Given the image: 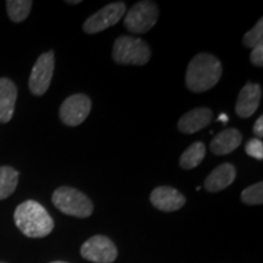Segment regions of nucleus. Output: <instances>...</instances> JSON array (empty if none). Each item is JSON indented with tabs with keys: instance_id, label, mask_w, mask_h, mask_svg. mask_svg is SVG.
<instances>
[{
	"instance_id": "f257e3e1",
	"label": "nucleus",
	"mask_w": 263,
	"mask_h": 263,
	"mask_svg": "<svg viewBox=\"0 0 263 263\" xmlns=\"http://www.w3.org/2000/svg\"><path fill=\"white\" fill-rule=\"evenodd\" d=\"M222 77V64L209 52L197 54L189 62L185 73V85L193 93H205L212 89Z\"/></svg>"
},
{
	"instance_id": "f03ea898",
	"label": "nucleus",
	"mask_w": 263,
	"mask_h": 263,
	"mask_svg": "<svg viewBox=\"0 0 263 263\" xmlns=\"http://www.w3.org/2000/svg\"><path fill=\"white\" fill-rule=\"evenodd\" d=\"M14 219L20 232L28 238H44L54 229V219L45 207L34 200L20 203L15 210Z\"/></svg>"
},
{
	"instance_id": "7ed1b4c3",
	"label": "nucleus",
	"mask_w": 263,
	"mask_h": 263,
	"mask_svg": "<svg viewBox=\"0 0 263 263\" xmlns=\"http://www.w3.org/2000/svg\"><path fill=\"white\" fill-rule=\"evenodd\" d=\"M52 203L59 211L77 218H87L93 213L91 200L80 190L71 186H60L52 194Z\"/></svg>"
},
{
	"instance_id": "20e7f679",
	"label": "nucleus",
	"mask_w": 263,
	"mask_h": 263,
	"mask_svg": "<svg viewBox=\"0 0 263 263\" xmlns=\"http://www.w3.org/2000/svg\"><path fill=\"white\" fill-rule=\"evenodd\" d=\"M112 58L120 65L143 66L149 62L151 50L147 43L141 38L122 35L115 41Z\"/></svg>"
},
{
	"instance_id": "39448f33",
	"label": "nucleus",
	"mask_w": 263,
	"mask_h": 263,
	"mask_svg": "<svg viewBox=\"0 0 263 263\" xmlns=\"http://www.w3.org/2000/svg\"><path fill=\"white\" fill-rule=\"evenodd\" d=\"M159 18V9L153 2H139L132 8L124 17V26L128 31L141 34L150 31Z\"/></svg>"
},
{
	"instance_id": "423d86ee",
	"label": "nucleus",
	"mask_w": 263,
	"mask_h": 263,
	"mask_svg": "<svg viewBox=\"0 0 263 263\" xmlns=\"http://www.w3.org/2000/svg\"><path fill=\"white\" fill-rule=\"evenodd\" d=\"M55 68V54L50 50L44 52L33 66L31 76H29L28 87L29 90L35 97H42L47 93L51 83L52 73Z\"/></svg>"
},
{
	"instance_id": "0eeeda50",
	"label": "nucleus",
	"mask_w": 263,
	"mask_h": 263,
	"mask_svg": "<svg viewBox=\"0 0 263 263\" xmlns=\"http://www.w3.org/2000/svg\"><path fill=\"white\" fill-rule=\"evenodd\" d=\"M124 12H126V4L122 2L107 4L85 20L83 31L87 34H97L99 32H103L116 25L122 18Z\"/></svg>"
},
{
	"instance_id": "6e6552de",
	"label": "nucleus",
	"mask_w": 263,
	"mask_h": 263,
	"mask_svg": "<svg viewBox=\"0 0 263 263\" xmlns=\"http://www.w3.org/2000/svg\"><path fill=\"white\" fill-rule=\"evenodd\" d=\"M91 101L85 94H73L68 97L60 106V120L66 126L76 127L83 123L89 116Z\"/></svg>"
},
{
	"instance_id": "1a4fd4ad",
	"label": "nucleus",
	"mask_w": 263,
	"mask_h": 263,
	"mask_svg": "<svg viewBox=\"0 0 263 263\" xmlns=\"http://www.w3.org/2000/svg\"><path fill=\"white\" fill-rule=\"evenodd\" d=\"M82 257L94 263H112L118 251L112 240L104 235H95L88 239L81 248Z\"/></svg>"
},
{
	"instance_id": "9d476101",
	"label": "nucleus",
	"mask_w": 263,
	"mask_h": 263,
	"mask_svg": "<svg viewBox=\"0 0 263 263\" xmlns=\"http://www.w3.org/2000/svg\"><path fill=\"white\" fill-rule=\"evenodd\" d=\"M150 201L157 210L163 212L178 211L185 205V196L171 186H157L150 194Z\"/></svg>"
},
{
	"instance_id": "9b49d317",
	"label": "nucleus",
	"mask_w": 263,
	"mask_h": 263,
	"mask_svg": "<svg viewBox=\"0 0 263 263\" xmlns=\"http://www.w3.org/2000/svg\"><path fill=\"white\" fill-rule=\"evenodd\" d=\"M262 97L261 85L256 83H246L239 93L235 105V112L239 117L249 118L254 115L259 106Z\"/></svg>"
},
{
	"instance_id": "f8f14e48",
	"label": "nucleus",
	"mask_w": 263,
	"mask_h": 263,
	"mask_svg": "<svg viewBox=\"0 0 263 263\" xmlns=\"http://www.w3.org/2000/svg\"><path fill=\"white\" fill-rule=\"evenodd\" d=\"M212 120V111L207 107L193 108L183 115L178 121V129L182 133L194 134L207 127Z\"/></svg>"
},
{
	"instance_id": "ddd939ff",
	"label": "nucleus",
	"mask_w": 263,
	"mask_h": 263,
	"mask_svg": "<svg viewBox=\"0 0 263 263\" xmlns=\"http://www.w3.org/2000/svg\"><path fill=\"white\" fill-rule=\"evenodd\" d=\"M17 87L9 78H0V122L8 123L15 112Z\"/></svg>"
},
{
	"instance_id": "4468645a",
	"label": "nucleus",
	"mask_w": 263,
	"mask_h": 263,
	"mask_svg": "<svg viewBox=\"0 0 263 263\" xmlns=\"http://www.w3.org/2000/svg\"><path fill=\"white\" fill-rule=\"evenodd\" d=\"M236 170L232 163H222L209 174L205 180V188L210 193H218L224 190L235 180Z\"/></svg>"
},
{
	"instance_id": "2eb2a0df",
	"label": "nucleus",
	"mask_w": 263,
	"mask_h": 263,
	"mask_svg": "<svg viewBox=\"0 0 263 263\" xmlns=\"http://www.w3.org/2000/svg\"><path fill=\"white\" fill-rule=\"evenodd\" d=\"M242 136L235 128H229L218 133L211 141V151L215 155H228L238 149L241 144Z\"/></svg>"
},
{
	"instance_id": "dca6fc26",
	"label": "nucleus",
	"mask_w": 263,
	"mask_h": 263,
	"mask_svg": "<svg viewBox=\"0 0 263 263\" xmlns=\"http://www.w3.org/2000/svg\"><path fill=\"white\" fill-rule=\"evenodd\" d=\"M206 155V145L201 141H196L190 145L182 154L179 159V166L183 170H193L199 166L205 159Z\"/></svg>"
},
{
	"instance_id": "f3484780",
	"label": "nucleus",
	"mask_w": 263,
	"mask_h": 263,
	"mask_svg": "<svg viewBox=\"0 0 263 263\" xmlns=\"http://www.w3.org/2000/svg\"><path fill=\"white\" fill-rule=\"evenodd\" d=\"M18 172L10 166L0 167V200L11 196L18 183Z\"/></svg>"
},
{
	"instance_id": "a211bd4d",
	"label": "nucleus",
	"mask_w": 263,
	"mask_h": 263,
	"mask_svg": "<svg viewBox=\"0 0 263 263\" xmlns=\"http://www.w3.org/2000/svg\"><path fill=\"white\" fill-rule=\"evenodd\" d=\"M33 3L31 0H8L6 2V10L8 15L12 22L25 21L31 12Z\"/></svg>"
},
{
	"instance_id": "6ab92c4d",
	"label": "nucleus",
	"mask_w": 263,
	"mask_h": 263,
	"mask_svg": "<svg viewBox=\"0 0 263 263\" xmlns=\"http://www.w3.org/2000/svg\"><path fill=\"white\" fill-rule=\"evenodd\" d=\"M241 201L246 205H261L263 202V183H256L242 190Z\"/></svg>"
},
{
	"instance_id": "aec40b11",
	"label": "nucleus",
	"mask_w": 263,
	"mask_h": 263,
	"mask_svg": "<svg viewBox=\"0 0 263 263\" xmlns=\"http://www.w3.org/2000/svg\"><path fill=\"white\" fill-rule=\"evenodd\" d=\"M263 41V18H259L255 27L249 31L242 38V44L249 49H254L257 45L262 44Z\"/></svg>"
},
{
	"instance_id": "412c9836",
	"label": "nucleus",
	"mask_w": 263,
	"mask_h": 263,
	"mask_svg": "<svg viewBox=\"0 0 263 263\" xmlns=\"http://www.w3.org/2000/svg\"><path fill=\"white\" fill-rule=\"evenodd\" d=\"M245 151L249 156L254 157L256 160L262 161L263 160V143L262 140L254 138L250 139L245 145Z\"/></svg>"
},
{
	"instance_id": "4be33fe9",
	"label": "nucleus",
	"mask_w": 263,
	"mask_h": 263,
	"mask_svg": "<svg viewBox=\"0 0 263 263\" xmlns=\"http://www.w3.org/2000/svg\"><path fill=\"white\" fill-rule=\"evenodd\" d=\"M250 60L252 64L257 67H262L263 66V44H259L257 47L252 49L251 55H250Z\"/></svg>"
},
{
	"instance_id": "5701e85b",
	"label": "nucleus",
	"mask_w": 263,
	"mask_h": 263,
	"mask_svg": "<svg viewBox=\"0 0 263 263\" xmlns=\"http://www.w3.org/2000/svg\"><path fill=\"white\" fill-rule=\"evenodd\" d=\"M254 133L257 137V139L261 140L263 137V116H259L258 120L255 122L254 126Z\"/></svg>"
},
{
	"instance_id": "b1692460",
	"label": "nucleus",
	"mask_w": 263,
	"mask_h": 263,
	"mask_svg": "<svg viewBox=\"0 0 263 263\" xmlns=\"http://www.w3.org/2000/svg\"><path fill=\"white\" fill-rule=\"evenodd\" d=\"M66 4H71V5H76V4H81V0H72V2H70V0H68V2H66Z\"/></svg>"
},
{
	"instance_id": "393cba45",
	"label": "nucleus",
	"mask_w": 263,
	"mask_h": 263,
	"mask_svg": "<svg viewBox=\"0 0 263 263\" xmlns=\"http://www.w3.org/2000/svg\"><path fill=\"white\" fill-rule=\"evenodd\" d=\"M219 120H222V121H223V122H224V123H226V122H227V120H228V117H227V116H226V115H222V116H221V117H219Z\"/></svg>"
},
{
	"instance_id": "a878e982",
	"label": "nucleus",
	"mask_w": 263,
	"mask_h": 263,
	"mask_svg": "<svg viewBox=\"0 0 263 263\" xmlns=\"http://www.w3.org/2000/svg\"><path fill=\"white\" fill-rule=\"evenodd\" d=\"M50 263H67V262H64V261H54V262H50Z\"/></svg>"
},
{
	"instance_id": "bb28decb",
	"label": "nucleus",
	"mask_w": 263,
	"mask_h": 263,
	"mask_svg": "<svg viewBox=\"0 0 263 263\" xmlns=\"http://www.w3.org/2000/svg\"><path fill=\"white\" fill-rule=\"evenodd\" d=\"M0 263H5V262H0Z\"/></svg>"
}]
</instances>
